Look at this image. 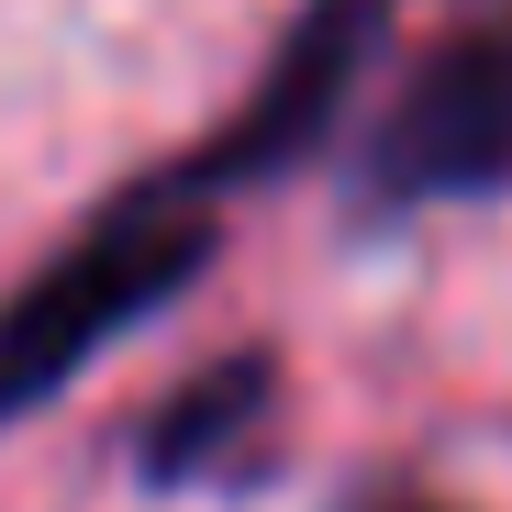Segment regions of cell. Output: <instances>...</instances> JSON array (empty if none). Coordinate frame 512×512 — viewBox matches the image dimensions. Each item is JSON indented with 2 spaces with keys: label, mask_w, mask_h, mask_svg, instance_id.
<instances>
[{
  "label": "cell",
  "mask_w": 512,
  "mask_h": 512,
  "mask_svg": "<svg viewBox=\"0 0 512 512\" xmlns=\"http://www.w3.org/2000/svg\"><path fill=\"white\" fill-rule=\"evenodd\" d=\"M490 190H512V12L423 56L357 167V212L379 223L435 201H490Z\"/></svg>",
  "instance_id": "obj_3"
},
{
  "label": "cell",
  "mask_w": 512,
  "mask_h": 512,
  "mask_svg": "<svg viewBox=\"0 0 512 512\" xmlns=\"http://www.w3.org/2000/svg\"><path fill=\"white\" fill-rule=\"evenodd\" d=\"M346 512H457V501H435V490H368V501H346Z\"/></svg>",
  "instance_id": "obj_5"
},
{
  "label": "cell",
  "mask_w": 512,
  "mask_h": 512,
  "mask_svg": "<svg viewBox=\"0 0 512 512\" xmlns=\"http://www.w3.org/2000/svg\"><path fill=\"white\" fill-rule=\"evenodd\" d=\"M279 446V357L245 346L212 357L201 379H179V401H156V423L134 435V479L145 490H245Z\"/></svg>",
  "instance_id": "obj_4"
},
{
  "label": "cell",
  "mask_w": 512,
  "mask_h": 512,
  "mask_svg": "<svg viewBox=\"0 0 512 512\" xmlns=\"http://www.w3.org/2000/svg\"><path fill=\"white\" fill-rule=\"evenodd\" d=\"M212 256H223V223H212L201 201L156 190V179H145L134 201H112L56 268H34L12 301H0V435L34 423L67 379H90L145 312H167V301L212 268Z\"/></svg>",
  "instance_id": "obj_1"
},
{
  "label": "cell",
  "mask_w": 512,
  "mask_h": 512,
  "mask_svg": "<svg viewBox=\"0 0 512 512\" xmlns=\"http://www.w3.org/2000/svg\"><path fill=\"white\" fill-rule=\"evenodd\" d=\"M390 23H401V0H301L290 34L268 45V67H256V90L212 123V145H190L167 167L156 190H179V201L212 212L223 190H268L301 156H323V134L346 123V101H357L368 56L390 45Z\"/></svg>",
  "instance_id": "obj_2"
}]
</instances>
